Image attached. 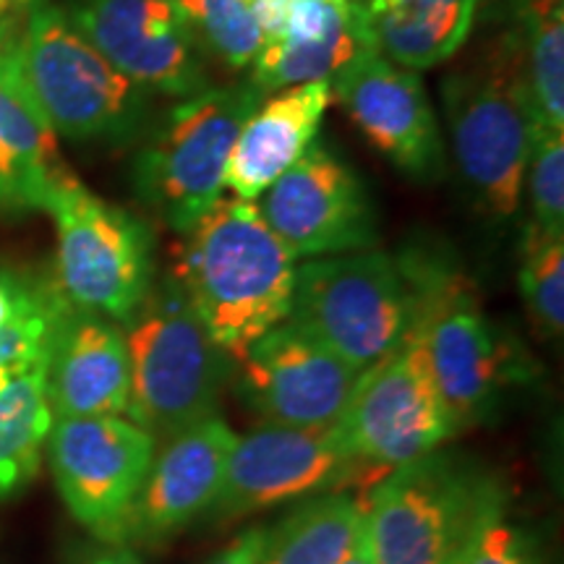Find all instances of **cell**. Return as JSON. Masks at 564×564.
<instances>
[{
	"mask_svg": "<svg viewBox=\"0 0 564 564\" xmlns=\"http://www.w3.org/2000/svg\"><path fill=\"white\" fill-rule=\"evenodd\" d=\"M19 3H24V0H0V17H3L6 11H11V9H17Z\"/></svg>",
	"mask_w": 564,
	"mask_h": 564,
	"instance_id": "36",
	"label": "cell"
},
{
	"mask_svg": "<svg viewBox=\"0 0 564 564\" xmlns=\"http://www.w3.org/2000/svg\"><path fill=\"white\" fill-rule=\"evenodd\" d=\"M520 70L539 129L564 131V9L523 17Z\"/></svg>",
	"mask_w": 564,
	"mask_h": 564,
	"instance_id": "25",
	"label": "cell"
},
{
	"mask_svg": "<svg viewBox=\"0 0 564 564\" xmlns=\"http://www.w3.org/2000/svg\"><path fill=\"white\" fill-rule=\"evenodd\" d=\"M202 51L232 70L249 68L262 47V30L249 0H175Z\"/></svg>",
	"mask_w": 564,
	"mask_h": 564,
	"instance_id": "27",
	"label": "cell"
},
{
	"mask_svg": "<svg viewBox=\"0 0 564 564\" xmlns=\"http://www.w3.org/2000/svg\"><path fill=\"white\" fill-rule=\"evenodd\" d=\"M45 212L55 223V285L82 312L126 324L158 280L154 241L131 212L91 194L74 173L53 188Z\"/></svg>",
	"mask_w": 564,
	"mask_h": 564,
	"instance_id": "7",
	"label": "cell"
},
{
	"mask_svg": "<svg viewBox=\"0 0 564 564\" xmlns=\"http://www.w3.org/2000/svg\"><path fill=\"white\" fill-rule=\"evenodd\" d=\"M66 308L68 301L61 295L55 280L40 282L37 293L21 308L17 319L0 329V387L51 356L55 329Z\"/></svg>",
	"mask_w": 564,
	"mask_h": 564,
	"instance_id": "28",
	"label": "cell"
},
{
	"mask_svg": "<svg viewBox=\"0 0 564 564\" xmlns=\"http://www.w3.org/2000/svg\"><path fill=\"white\" fill-rule=\"evenodd\" d=\"M264 544V528H246L223 549L220 554L212 556L207 564H259Z\"/></svg>",
	"mask_w": 564,
	"mask_h": 564,
	"instance_id": "33",
	"label": "cell"
},
{
	"mask_svg": "<svg viewBox=\"0 0 564 564\" xmlns=\"http://www.w3.org/2000/svg\"><path fill=\"white\" fill-rule=\"evenodd\" d=\"M66 564H147L139 552L121 541H97L87 539L70 546Z\"/></svg>",
	"mask_w": 564,
	"mask_h": 564,
	"instance_id": "31",
	"label": "cell"
},
{
	"mask_svg": "<svg viewBox=\"0 0 564 564\" xmlns=\"http://www.w3.org/2000/svg\"><path fill=\"white\" fill-rule=\"evenodd\" d=\"M236 432L223 415H209L158 442L152 465L126 520L121 544L154 549L207 518L223 489Z\"/></svg>",
	"mask_w": 564,
	"mask_h": 564,
	"instance_id": "18",
	"label": "cell"
},
{
	"mask_svg": "<svg viewBox=\"0 0 564 564\" xmlns=\"http://www.w3.org/2000/svg\"><path fill=\"white\" fill-rule=\"evenodd\" d=\"M518 280L535 327L546 337H560L564 329V232L528 225Z\"/></svg>",
	"mask_w": 564,
	"mask_h": 564,
	"instance_id": "26",
	"label": "cell"
},
{
	"mask_svg": "<svg viewBox=\"0 0 564 564\" xmlns=\"http://www.w3.org/2000/svg\"><path fill=\"white\" fill-rule=\"evenodd\" d=\"M340 564H373V554H371V544H369V533H366V523L358 528L356 539L348 549V554L343 556Z\"/></svg>",
	"mask_w": 564,
	"mask_h": 564,
	"instance_id": "34",
	"label": "cell"
},
{
	"mask_svg": "<svg viewBox=\"0 0 564 564\" xmlns=\"http://www.w3.org/2000/svg\"><path fill=\"white\" fill-rule=\"evenodd\" d=\"M158 440L126 415L55 419L45 460L70 518L89 539L121 541Z\"/></svg>",
	"mask_w": 564,
	"mask_h": 564,
	"instance_id": "11",
	"label": "cell"
},
{
	"mask_svg": "<svg viewBox=\"0 0 564 564\" xmlns=\"http://www.w3.org/2000/svg\"><path fill=\"white\" fill-rule=\"evenodd\" d=\"M259 102L249 82L209 87L173 105L144 139L133 192L178 236L223 196L232 141Z\"/></svg>",
	"mask_w": 564,
	"mask_h": 564,
	"instance_id": "6",
	"label": "cell"
},
{
	"mask_svg": "<svg viewBox=\"0 0 564 564\" xmlns=\"http://www.w3.org/2000/svg\"><path fill=\"white\" fill-rule=\"evenodd\" d=\"M394 262L411 293V329L429 352L457 432L489 421L507 392L531 379L525 352L486 316L474 280L449 253L405 249Z\"/></svg>",
	"mask_w": 564,
	"mask_h": 564,
	"instance_id": "2",
	"label": "cell"
},
{
	"mask_svg": "<svg viewBox=\"0 0 564 564\" xmlns=\"http://www.w3.org/2000/svg\"><path fill=\"white\" fill-rule=\"evenodd\" d=\"M358 478H373L352 460L333 426L295 429L262 423L236 436L223 489L207 518L232 520L319 494L345 491Z\"/></svg>",
	"mask_w": 564,
	"mask_h": 564,
	"instance_id": "12",
	"label": "cell"
},
{
	"mask_svg": "<svg viewBox=\"0 0 564 564\" xmlns=\"http://www.w3.org/2000/svg\"><path fill=\"white\" fill-rule=\"evenodd\" d=\"M24 3L0 17V215L6 217L45 212L53 188L70 175L58 133L26 79Z\"/></svg>",
	"mask_w": 564,
	"mask_h": 564,
	"instance_id": "19",
	"label": "cell"
},
{
	"mask_svg": "<svg viewBox=\"0 0 564 564\" xmlns=\"http://www.w3.org/2000/svg\"><path fill=\"white\" fill-rule=\"evenodd\" d=\"M520 17H528V13H546L564 9V0H514Z\"/></svg>",
	"mask_w": 564,
	"mask_h": 564,
	"instance_id": "35",
	"label": "cell"
},
{
	"mask_svg": "<svg viewBox=\"0 0 564 564\" xmlns=\"http://www.w3.org/2000/svg\"><path fill=\"white\" fill-rule=\"evenodd\" d=\"M47 358L0 387V502L24 491L45 460L55 421L45 387Z\"/></svg>",
	"mask_w": 564,
	"mask_h": 564,
	"instance_id": "24",
	"label": "cell"
},
{
	"mask_svg": "<svg viewBox=\"0 0 564 564\" xmlns=\"http://www.w3.org/2000/svg\"><path fill=\"white\" fill-rule=\"evenodd\" d=\"M66 13L112 66L144 89L178 100L209 89L207 53L175 0H76Z\"/></svg>",
	"mask_w": 564,
	"mask_h": 564,
	"instance_id": "15",
	"label": "cell"
},
{
	"mask_svg": "<svg viewBox=\"0 0 564 564\" xmlns=\"http://www.w3.org/2000/svg\"><path fill=\"white\" fill-rule=\"evenodd\" d=\"M481 0H366L377 51L398 66L423 70L453 58L470 37Z\"/></svg>",
	"mask_w": 564,
	"mask_h": 564,
	"instance_id": "22",
	"label": "cell"
},
{
	"mask_svg": "<svg viewBox=\"0 0 564 564\" xmlns=\"http://www.w3.org/2000/svg\"><path fill=\"white\" fill-rule=\"evenodd\" d=\"M238 398L272 426H333L361 371L285 319L238 358Z\"/></svg>",
	"mask_w": 564,
	"mask_h": 564,
	"instance_id": "14",
	"label": "cell"
},
{
	"mask_svg": "<svg viewBox=\"0 0 564 564\" xmlns=\"http://www.w3.org/2000/svg\"><path fill=\"white\" fill-rule=\"evenodd\" d=\"M510 502L486 465L434 453L390 470L364 502L373 564H463L494 510Z\"/></svg>",
	"mask_w": 564,
	"mask_h": 564,
	"instance_id": "3",
	"label": "cell"
},
{
	"mask_svg": "<svg viewBox=\"0 0 564 564\" xmlns=\"http://www.w3.org/2000/svg\"><path fill=\"white\" fill-rule=\"evenodd\" d=\"M45 387L53 419L126 415L131 371L121 324L68 303L53 337Z\"/></svg>",
	"mask_w": 564,
	"mask_h": 564,
	"instance_id": "20",
	"label": "cell"
},
{
	"mask_svg": "<svg viewBox=\"0 0 564 564\" xmlns=\"http://www.w3.org/2000/svg\"><path fill=\"white\" fill-rule=\"evenodd\" d=\"M40 280H30L24 274L17 272H0V329L9 327V324L21 314V308L32 301V295L37 293Z\"/></svg>",
	"mask_w": 564,
	"mask_h": 564,
	"instance_id": "32",
	"label": "cell"
},
{
	"mask_svg": "<svg viewBox=\"0 0 564 564\" xmlns=\"http://www.w3.org/2000/svg\"><path fill=\"white\" fill-rule=\"evenodd\" d=\"M288 319L364 371L405 337L411 293L394 257L384 251L306 259L295 267Z\"/></svg>",
	"mask_w": 564,
	"mask_h": 564,
	"instance_id": "9",
	"label": "cell"
},
{
	"mask_svg": "<svg viewBox=\"0 0 564 564\" xmlns=\"http://www.w3.org/2000/svg\"><path fill=\"white\" fill-rule=\"evenodd\" d=\"M442 102L465 186L491 217H512L539 133L520 70V47L484 68L447 76Z\"/></svg>",
	"mask_w": 564,
	"mask_h": 564,
	"instance_id": "8",
	"label": "cell"
},
{
	"mask_svg": "<svg viewBox=\"0 0 564 564\" xmlns=\"http://www.w3.org/2000/svg\"><path fill=\"white\" fill-rule=\"evenodd\" d=\"M259 199V212L293 259L377 249V212L366 183L322 141H314Z\"/></svg>",
	"mask_w": 564,
	"mask_h": 564,
	"instance_id": "13",
	"label": "cell"
},
{
	"mask_svg": "<svg viewBox=\"0 0 564 564\" xmlns=\"http://www.w3.org/2000/svg\"><path fill=\"white\" fill-rule=\"evenodd\" d=\"M123 327L129 350V411L162 442L217 413L230 358L217 348L173 278L154 280Z\"/></svg>",
	"mask_w": 564,
	"mask_h": 564,
	"instance_id": "4",
	"label": "cell"
},
{
	"mask_svg": "<svg viewBox=\"0 0 564 564\" xmlns=\"http://www.w3.org/2000/svg\"><path fill=\"white\" fill-rule=\"evenodd\" d=\"M333 429L352 460L377 481L460 434L442 400L429 352L411 327L387 356L361 371Z\"/></svg>",
	"mask_w": 564,
	"mask_h": 564,
	"instance_id": "10",
	"label": "cell"
},
{
	"mask_svg": "<svg viewBox=\"0 0 564 564\" xmlns=\"http://www.w3.org/2000/svg\"><path fill=\"white\" fill-rule=\"evenodd\" d=\"M523 188L531 199L533 225L564 232V131L539 129L525 165Z\"/></svg>",
	"mask_w": 564,
	"mask_h": 564,
	"instance_id": "29",
	"label": "cell"
},
{
	"mask_svg": "<svg viewBox=\"0 0 564 564\" xmlns=\"http://www.w3.org/2000/svg\"><path fill=\"white\" fill-rule=\"evenodd\" d=\"M329 100V82H312L259 102L232 141L225 188L238 199L257 202L314 144Z\"/></svg>",
	"mask_w": 564,
	"mask_h": 564,
	"instance_id": "21",
	"label": "cell"
},
{
	"mask_svg": "<svg viewBox=\"0 0 564 564\" xmlns=\"http://www.w3.org/2000/svg\"><path fill=\"white\" fill-rule=\"evenodd\" d=\"M364 523V502L348 491L303 499L274 528H264L259 564H340Z\"/></svg>",
	"mask_w": 564,
	"mask_h": 564,
	"instance_id": "23",
	"label": "cell"
},
{
	"mask_svg": "<svg viewBox=\"0 0 564 564\" xmlns=\"http://www.w3.org/2000/svg\"><path fill=\"white\" fill-rule=\"evenodd\" d=\"M249 6L262 30L249 84L262 95L333 82L356 55L377 51L358 0H249Z\"/></svg>",
	"mask_w": 564,
	"mask_h": 564,
	"instance_id": "17",
	"label": "cell"
},
{
	"mask_svg": "<svg viewBox=\"0 0 564 564\" xmlns=\"http://www.w3.org/2000/svg\"><path fill=\"white\" fill-rule=\"evenodd\" d=\"M463 564H549L535 535L510 518V502L489 514Z\"/></svg>",
	"mask_w": 564,
	"mask_h": 564,
	"instance_id": "30",
	"label": "cell"
},
{
	"mask_svg": "<svg viewBox=\"0 0 564 564\" xmlns=\"http://www.w3.org/2000/svg\"><path fill=\"white\" fill-rule=\"evenodd\" d=\"M21 58L58 137L126 144L144 131L152 91L121 74L51 0H26Z\"/></svg>",
	"mask_w": 564,
	"mask_h": 564,
	"instance_id": "5",
	"label": "cell"
},
{
	"mask_svg": "<svg viewBox=\"0 0 564 564\" xmlns=\"http://www.w3.org/2000/svg\"><path fill=\"white\" fill-rule=\"evenodd\" d=\"M171 278L212 340L238 361L291 316L295 259L253 202L220 196L186 232Z\"/></svg>",
	"mask_w": 564,
	"mask_h": 564,
	"instance_id": "1",
	"label": "cell"
},
{
	"mask_svg": "<svg viewBox=\"0 0 564 564\" xmlns=\"http://www.w3.org/2000/svg\"><path fill=\"white\" fill-rule=\"evenodd\" d=\"M329 91L364 139L419 181H436L447 165L444 139L419 70L364 51L337 70Z\"/></svg>",
	"mask_w": 564,
	"mask_h": 564,
	"instance_id": "16",
	"label": "cell"
}]
</instances>
